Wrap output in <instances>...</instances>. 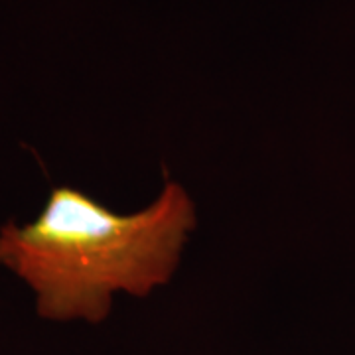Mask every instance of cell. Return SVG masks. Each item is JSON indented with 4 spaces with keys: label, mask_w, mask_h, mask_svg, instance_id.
I'll use <instances>...</instances> for the list:
<instances>
[{
    "label": "cell",
    "mask_w": 355,
    "mask_h": 355,
    "mask_svg": "<svg viewBox=\"0 0 355 355\" xmlns=\"http://www.w3.org/2000/svg\"><path fill=\"white\" fill-rule=\"evenodd\" d=\"M193 227V202L172 180L130 216L60 186L32 221L0 227V266L30 286L40 318L99 324L116 292L142 298L174 277Z\"/></svg>",
    "instance_id": "1"
}]
</instances>
